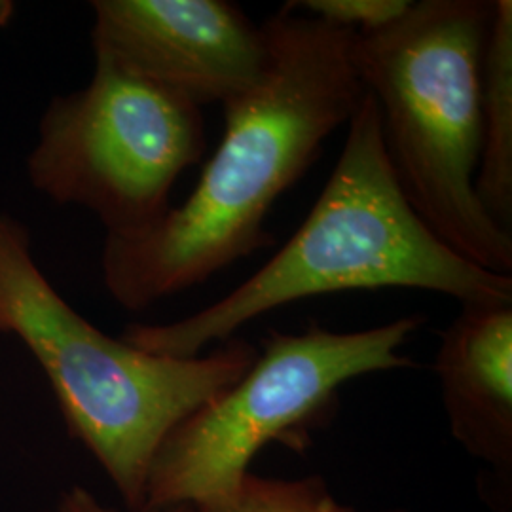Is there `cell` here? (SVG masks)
I'll return each mask as SVG.
<instances>
[{"label":"cell","mask_w":512,"mask_h":512,"mask_svg":"<svg viewBox=\"0 0 512 512\" xmlns=\"http://www.w3.org/2000/svg\"><path fill=\"white\" fill-rule=\"evenodd\" d=\"M268 65L224 107V135L183 205L147 230L105 239L103 281L129 310L183 293L275 243L266 220L348 124L363 97L355 33L281 8L262 23Z\"/></svg>","instance_id":"cell-1"},{"label":"cell","mask_w":512,"mask_h":512,"mask_svg":"<svg viewBox=\"0 0 512 512\" xmlns=\"http://www.w3.org/2000/svg\"><path fill=\"white\" fill-rule=\"evenodd\" d=\"M387 287L446 294L461 304L512 302V275L463 258L406 200L385 152L378 107L365 92L329 181L293 238L213 306L171 325H131L122 340L152 355L192 359L281 306Z\"/></svg>","instance_id":"cell-2"},{"label":"cell","mask_w":512,"mask_h":512,"mask_svg":"<svg viewBox=\"0 0 512 512\" xmlns=\"http://www.w3.org/2000/svg\"><path fill=\"white\" fill-rule=\"evenodd\" d=\"M488 0H421L378 31L355 33L353 63L378 107L385 152L406 200L448 247L512 275V234L475 192Z\"/></svg>","instance_id":"cell-3"},{"label":"cell","mask_w":512,"mask_h":512,"mask_svg":"<svg viewBox=\"0 0 512 512\" xmlns=\"http://www.w3.org/2000/svg\"><path fill=\"white\" fill-rule=\"evenodd\" d=\"M0 332L16 334L35 355L71 433L133 512L145 507L150 463L165 437L236 384L258 353L230 338L205 357L173 359L110 338L55 291L38 270L27 230L2 213Z\"/></svg>","instance_id":"cell-4"},{"label":"cell","mask_w":512,"mask_h":512,"mask_svg":"<svg viewBox=\"0 0 512 512\" xmlns=\"http://www.w3.org/2000/svg\"><path fill=\"white\" fill-rule=\"evenodd\" d=\"M420 325V317H403L357 332L319 325L270 332L238 382L165 437L150 463L143 509L198 505L232 492L266 444L298 446L349 380L414 366L401 348Z\"/></svg>","instance_id":"cell-5"},{"label":"cell","mask_w":512,"mask_h":512,"mask_svg":"<svg viewBox=\"0 0 512 512\" xmlns=\"http://www.w3.org/2000/svg\"><path fill=\"white\" fill-rule=\"evenodd\" d=\"M205 148L202 107L95 57L90 84L44 112L27 173L38 192L92 211L107 236L124 238L164 217Z\"/></svg>","instance_id":"cell-6"},{"label":"cell","mask_w":512,"mask_h":512,"mask_svg":"<svg viewBox=\"0 0 512 512\" xmlns=\"http://www.w3.org/2000/svg\"><path fill=\"white\" fill-rule=\"evenodd\" d=\"M97 59L137 74L194 105H226L268 65L262 25L228 0H95Z\"/></svg>","instance_id":"cell-7"},{"label":"cell","mask_w":512,"mask_h":512,"mask_svg":"<svg viewBox=\"0 0 512 512\" xmlns=\"http://www.w3.org/2000/svg\"><path fill=\"white\" fill-rule=\"evenodd\" d=\"M454 437L495 467L512 463V302L461 304L435 361Z\"/></svg>","instance_id":"cell-8"},{"label":"cell","mask_w":512,"mask_h":512,"mask_svg":"<svg viewBox=\"0 0 512 512\" xmlns=\"http://www.w3.org/2000/svg\"><path fill=\"white\" fill-rule=\"evenodd\" d=\"M480 131L476 198L486 215L512 234L511 0H494L482 57Z\"/></svg>","instance_id":"cell-9"},{"label":"cell","mask_w":512,"mask_h":512,"mask_svg":"<svg viewBox=\"0 0 512 512\" xmlns=\"http://www.w3.org/2000/svg\"><path fill=\"white\" fill-rule=\"evenodd\" d=\"M192 512L357 511L340 505L330 494L323 478L311 476L300 480H279L247 473L232 492L192 505Z\"/></svg>","instance_id":"cell-10"},{"label":"cell","mask_w":512,"mask_h":512,"mask_svg":"<svg viewBox=\"0 0 512 512\" xmlns=\"http://www.w3.org/2000/svg\"><path fill=\"white\" fill-rule=\"evenodd\" d=\"M412 0H293L285 8L353 33L378 31L401 18Z\"/></svg>","instance_id":"cell-11"},{"label":"cell","mask_w":512,"mask_h":512,"mask_svg":"<svg viewBox=\"0 0 512 512\" xmlns=\"http://www.w3.org/2000/svg\"><path fill=\"white\" fill-rule=\"evenodd\" d=\"M54 512H114L105 509L92 494L84 488L76 486L69 494L63 495ZM137 512H192V505H173V507H156V509H141Z\"/></svg>","instance_id":"cell-12"},{"label":"cell","mask_w":512,"mask_h":512,"mask_svg":"<svg viewBox=\"0 0 512 512\" xmlns=\"http://www.w3.org/2000/svg\"><path fill=\"white\" fill-rule=\"evenodd\" d=\"M14 14V4L0 0V25H6Z\"/></svg>","instance_id":"cell-13"}]
</instances>
